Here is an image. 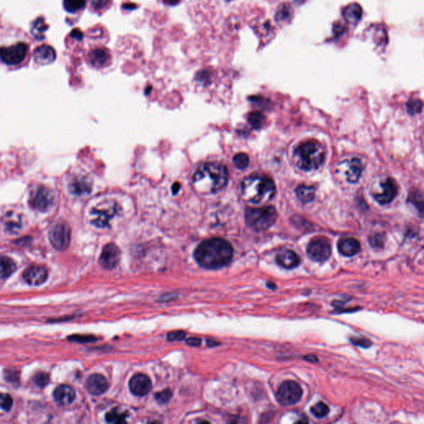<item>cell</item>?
Segmentation results:
<instances>
[{
    "mask_svg": "<svg viewBox=\"0 0 424 424\" xmlns=\"http://www.w3.org/2000/svg\"><path fill=\"white\" fill-rule=\"evenodd\" d=\"M194 257L196 261L202 268L220 269L229 264L232 259V246L222 239H211L203 241L197 246Z\"/></svg>",
    "mask_w": 424,
    "mask_h": 424,
    "instance_id": "obj_1",
    "label": "cell"
},
{
    "mask_svg": "<svg viewBox=\"0 0 424 424\" xmlns=\"http://www.w3.org/2000/svg\"><path fill=\"white\" fill-rule=\"evenodd\" d=\"M227 168L220 163H206L200 166L193 175V183L202 194H212L227 184Z\"/></svg>",
    "mask_w": 424,
    "mask_h": 424,
    "instance_id": "obj_2",
    "label": "cell"
},
{
    "mask_svg": "<svg viewBox=\"0 0 424 424\" xmlns=\"http://www.w3.org/2000/svg\"><path fill=\"white\" fill-rule=\"evenodd\" d=\"M276 192L275 184L268 177L252 175L241 183V194L247 202L259 204L269 202Z\"/></svg>",
    "mask_w": 424,
    "mask_h": 424,
    "instance_id": "obj_3",
    "label": "cell"
},
{
    "mask_svg": "<svg viewBox=\"0 0 424 424\" xmlns=\"http://www.w3.org/2000/svg\"><path fill=\"white\" fill-rule=\"evenodd\" d=\"M293 156L298 168L303 171H313L320 168L323 163L326 152L319 142L310 141L299 145Z\"/></svg>",
    "mask_w": 424,
    "mask_h": 424,
    "instance_id": "obj_4",
    "label": "cell"
},
{
    "mask_svg": "<svg viewBox=\"0 0 424 424\" xmlns=\"http://www.w3.org/2000/svg\"><path fill=\"white\" fill-rule=\"evenodd\" d=\"M277 220V212L274 207L249 208L246 212L247 225L253 230H265Z\"/></svg>",
    "mask_w": 424,
    "mask_h": 424,
    "instance_id": "obj_5",
    "label": "cell"
},
{
    "mask_svg": "<svg viewBox=\"0 0 424 424\" xmlns=\"http://www.w3.org/2000/svg\"><path fill=\"white\" fill-rule=\"evenodd\" d=\"M119 206L114 202H105L91 210V224L98 228L108 227L119 212Z\"/></svg>",
    "mask_w": 424,
    "mask_h": 424,
    "instance_id": "obj_6",
    "label": "cell"
},
{
    "mask_svg": "<svg viewBox=\"0 0 424 424\" xmlns=\"http://www.w3.org/2000/svg\"><path fill=\"white\" fill-rule=\"evenodd\" d=\"M29 45L24 41L1 47V59L5 65L16 67L24 63L29 56Z\"/></svg>",
    "mask_w": 424,
    "mask_h": 424,
    "instance_id": "obj_7",
    "label": "cell"
},
{
    "mask_svg": "<svg viewBox=\"0 0 424 424\" xmlns=\"http://www.w3.org/2000/svg\"><path fill=\"white\" fill-rule=\"evenodd\" d=\"M56 197L53 191L43 185H39L31 191L29 197V204L34 209L41 212L52 210L54 206Z\"/></svg>",
    "mask_w": 424,
    "mask_h": 424,
    "instance_id": "obj_8",
    "label": "cell"
},
{
    "mask_svg": "<svg viewBox=\"0 0 424 424\" xmlns=\"http://www.w3.org/2000/svg\"><path fill=\"white\" fill-rule=\"evenodd\" d=\"M303 395V390L298 383L292 380H287L280 386L276 393V398L280 404L291 406L297 404Z\"/></svg>",
    "mask_w": 424,
    "mask_h": 424,
    "instance_id": "obj_9",
    "label": "cell"
},
{
    "mask_svg": "<svg viewBox=\"0 0 424 424\" xmlns=\"http://www.w3.org/2000/svg\"><path fill=\"white\" fill-rule=\"evenodd\" d=\"M49 241L57 250H65L71 241V228L65 221H57L49 231Z\"/></svg>",
    "mask_w": 424,
    "mask_h": 424,
    "instance_id": "obj_10",
    "label": "cell"
},
{
    "mask_svg": "<svg viewBox=\"0 0 424 424\" xmlns=\"http://www.w3.org/2000/svg\"><path fill=\"white\" fill-rule=\"evenodd\" d=\"M398 194V185L391 177H387L381 181L379 189L372 192V196L376 202L381 205H386L393 202Z\"/></svg>",
    "mask_w": 424,
    "mask_h": 424,
    "instance_id": "obj_11",
    "label": "cell"
},
{
    "mask_svg": "<svg viewBox=\"0 0 424 424\" xmlns=\"http://www.w3.org/2000/svg\"><path fill=\"white\" fill-rule=\"evenodd\" d=\"M308 254L316 262H324L331 256V246L325 239H315L308 246Z\"/></svg>",
    "mask_w": 424,
    "mask_h": 424,
    "instance_id": "obj_12",
    "label": "cell"
},
{
    "mask_svg": "<svg viewBox=\"0 0 424 424\" xmlns=\"http://www.w3.org/2000/svg\"><path fill=\"white\" fill-rule=\"evenodd\" d=\"M121 252L119 247L113 243H109L104 247L99 263L106 269H113L119 264Z\"/></svg>",
    "mask_w": 424,
    "mask_h": 424,
    "instance_id": "obj_13",
    "label": "cell"
},
{
    "mask_svg": "<svg viewBox=\"0 0 424 424\" xmlns=\"http://www.w3.org/2000/svg\"><path fill=\"white\" fill-rule=\"evenodd\" d=\"M48 272L42 265H31L23 274L24 280L31 286H40L47 280Z\"/></svg>",
    "mask_w": 424,
    "mask_h": 424,
    "instance_id": "obj_14",
    "label": "cell"
},
{
    "mask_svg": "<svg viewBox=\"0 0 424 424\" xmlns=\"http://www.w3.org/2000/svg\"><path fill=\"white\" fill-rule=\"evenodd\" d=\"M129 386L132 393L140 397L147 395L152 390V382L150 379L143 374L134 375L130 380Z\"/></svg>",
    "mask_w": 424,
    "mask_h": 424,
    "instance_id": "obj_15",
    "label": "cell"
},
{
    "mask_svg": "<svg viewBox=\"0 0 424 424\" xmlns=\"http://www.w3.org/2000/svg\"><path fill=\"white\" fill-rule=\"evenodd\" d=\"M86 389L92 395H101L109 389L106 378L101 374H93L86 380Z\"/></svg>",
    "mask_w": 424,
    "mask_h": 424,
    "instance_id": "obj_16",
    "label": "cell"
},
{
    "mask_svg": "<svg viewBox=\"0 0 424 424\" xmlns=\"http://www.w3.org/2000/svg\"><path fill=\"white\" fill-rule=\"evenodd\" d=\"M345 177L350 183H355L362 175L364 166L359 158H353L343 163Z\"/></svg>",
    "mask_w": 424,
    "mask_h": 424,
    "instance_id": "obj_17",
    "label": "cell"
},
{
    "mask_svg": "<svg viewBox=\"0 0 424 424\" xmlns=\"http://www.w3.org/2000/svg\"><path fill=\"white\" fill-rule=\"evenodd\" d=\"M88 60L94 68H104L110 63L111 56L109 50L104 47H97L89 52Z\"/></svg>",
    "mask_w": 424,
    "mask_h": 424,
    "instance_id": "obj_18",
    "label": "cell"
},
{
    "mask_svg": "<svg viewBox=\"0 0 424 424\" xmlns=\"http://www.w3.org/2000/svg\"><path fill=\"white\" fill-rule=\"evenodd\" d=\"M56 57V51L49 45H41L34 50V61L37 65H48L54 62Z\"/></svg>",
    "mask_w": 424,
    "mask_h": 424,
    "instance_id": "obj_19",
    "label": "cell"
},
{
    "mask_svg": "<svg viewBox=\"0 0 424 424\" xmlns=\"http://www.w3.org/2000/svg\"><path fill=\"white\" fill-rule=\"evenodd\" d=\"M92 190V184L86 177L79 176L73 178L69 184L71 193L78 197L90 194Z\"/></svg>",
    "mask_w": 424,
    "mask_h": 424,
    "instance_id": "obj_20",
    "label": "cell"
},
{
    "mask_svg": "<svg viewBox=\"0 0 424 424\" xmlns=\"http://www.w3.org/2000/svg\"><path fill=\"white\" fill-rule=\"evenodd\" d=\"M75 393L74 389L66 385L58 386L53 392L54 400L62 406L71 404L75 399Z\"/></svg>",
    "mask_w": 424,
    "mask_h": 424,
    "instance_id": "obj_21",
    "label": "cell"
},
{
    "mask_svg": "<svg viewBox=\"0 0 424 424\" xmlns=\"http://www.w3.org/2000/svg\"><path fill=\"white\" fill-rule=\"evenodd\" d=\"M277 264L285 269H292L300 264V258L297 253L290 249H283L276 257Z\"/></svg>",
    "mask_w": 424,
    "mask_h": 424,
    "instance_id": "obj_22",
    "label": "cell"
},
{
    "mask_svg": "<svg viewBox=\"0 0 424 424\" xmlns=\"http://www.w3.org/2000/svg\"><path fill=\"white\" fill-rule=\"evenodd\" d=\"M338 249L344 256H354L360 250V244L356 239L352 237L343 238L338 242Z\"/></svg>",
    "mask_w": 424,
    "mask_h": 424,
    "instance_id": "obj_23",
    "label": "cell"
},
{
    "mask_svg": "<svg viewBox=\"0 0 424 424\" xmlns=\"http://www.w3.org/2000/svg\"><path fill=\"white\" fill-rule=\"evenodd\" d=\"M363 10L358 3H351L343 9V17L349 24H356L362 18Z\"/></svg>",
    "mask_w": 424,
    "mask_h": 424,
    "instance_id": "obj_24",
    "label": "cell"
},
{
    "mask_svg": "<svg viewBox=\"0 0 424 424\" xmlns=\"http://www.w3.org/2000/svg\"><path fill=\"white\" fill-rule=\"evenodd\" d=\"M316 190L313 186L302 185L296 190V194L298 199L303 203H308L315 198Z\"/></svg>",
    "mask_w": 424,
    "mask_h": 424,
    "instance_id": "obj_25",
    "label": "cell"
},
{
    "mask_svg": "<svg viewBox=\"0 0 424 424\" xmlns=\"http://www.w3.org/2000/svg\"><path fill=\"white\" fill-rule=\"evenodd\" d=\"M17 266L13 259L6 256L1 258V279L5 280L10 277L11 275L16 271Z\"/></svg>",
    "mask_w": 424,
    "mask_h": 424,
    "instance_id": "obj_26",
    "label": "cell"
},
{
    "mask_svg": "<svg viewBox=\"0 0 424 424\" xmlns=\"http://www.w3.org/2000/svg\"><path fill=\"white\" fill-rule=\"evenodd\" d=\"M409 202L416 207L421 215H424V196L418 190H412L409 195Z\"/></svg>",
    "mask_w": 424,
    "mask_h": 424,
    "instance_id": "obj_27",
    "label": "cell"
},
{
    "mask_svg": "<svg viewBox=\"0 0 424 424\" xmlns=\"http://www.w3.org/2000/svg\"><path fill=\"white\" fill-rule=\"evenodd\" d=\"M86 0H63V7L68 13H75L86 7Z\"/></svg>",
    "mask_w": 424,
    "mask_h": 424,
    "instance_id": "obj_28",
    "label": "cell"
},
{
    "mask_svg": "<svg viewBox=\"0 0 424 424\" xmlns=\"http://www.w3.org/2000/svg\"><path fill=\"white\" fill-rule=\"evenodd\" d=\"M106 420L110 424H124L126 423V414L120 413L118 409H112L106 414Z\"/></svg>",
    "mask_w": 424,
    "mask_h": 424,
    "instance_id": "obj_29",
    "label": "cell"
},
{
    "mask_svg": "<svg viewBox=\"0 0 424 424\" xmlns=\"http://www.w3.org/2000/svg\"><path fill=\"white\" fill-rule=\"evenodd\" d=\"M248 121L253 128L256 129V130H259L264 126V123H265V118H264V114L260 112L253 111L248 114Z\"/></svg>",
    "mask_w": 424,
    "mask_h": 424,
    "instance_id": "obj_30",
    "label": "cell"
},
{
    "mask_svg": "<svg viewBox=\"0 0 424 424\" xmlns=\"http://www.w3.org/2000/svg\"><path fill=\"white\" fill-rule=\"evenodd\" d=\"M47 27L45 24L44 19L43 18H39L36 19L34 24H33V28H32V33L34 34V36L36 38H41V35L43 34Z\"/></svg>",
    "mask_w": 424,
    "mask_h": 424,
    "instance_id": "obj_31",
    "label": "cell"
},
{
    "mask_svg": "<svg viewBox=\"0 0 424 424\" xmlns=\"http://www.w3.org/2000/svg\"><path fill=\"white\" fill-rule=\"evenodd\" d=\"M423 107H424L423 102L418 99H411L407 103L408 112L412 115L419 114L422 111Z\"/></svg>",
    "mask_w": 424,
    "mask_h": 424,
    "instance_id": "obj_32",
    "label": "cell"
},
{
    "mask_svg": "<svg viewBox=\"0 0 424 424\" xmlns=\"http://www.w3.org/2000/svg\"><path fill=\"white\" fill-rule=\"evenodd\" d=\"M233 163L238 169L244 170L248 167L249 158L246 153H238L233 158Z\"/></svg>",
    "mask_w": 424,
    "mask_h": 424,
    "instance_id": "obj_33",
    "label": "cell"
},
{
    "mask_svg": "<svg viewBox=\"0 0 424 424\" xmlns=\"http://www.w3.org/2000/svg\"><path fill=\"white\" fill-rule=\"evenodd\" d=\"M292 15V10L291 6L287 4H283L280 6L276 13V18L278 21H287Z\"/></svg>",
    "mask_w": 424,
    "mask_h": 424,
    "instance_id": "obj_34",
    "label": "cell"
},
{
    "mask_svg": "<svg viewBox=\"0 0 424 424\" xmlns=\"http://www.w3.org/2000/svg\"><path fill=\"white\" fill-rule=\"evenodd\" d=\"M311 412L317 418H323L329 413V408L322 402H319L311 409Z\"/></svg>",
    "mask_w": 424,
    "mask_h": 424,
    "instance_id": "obj_35",
    "label": "cell"
},
{
    "mask_svg": "<svg viewBox=\"0 0 424 424\" xmlns=\"http://www.w3.org/2000/svg\"><path fill=\"white\" fill-rule=\"evenodd\" d=\"M33 380L36 386H38L40 388H43L49 382V375L45 372L36 373L33 378Z\"/></svg>",
    "mask_w": 424,
    "mask_h": 424,
    "instance_id": "obj_36",
    "label": "cell"
},
{
    "mask_svg": "<svg viewBox=\"0 0 424 424\" xmlns=\"http://www.w3.org/2000/svg\"><path fill=\"white\" fill-rule=\"evenodd\" d=\"M110 0H91V7L96 13H102L109 7Z\"/></svg>",
    "mask_w": 424,
    "mask_h": 424,
    "instance_id": "obj_37",
    "label": "cell"
},
{
    "mask_svg": "<svg viewBox=\"0 0 424 424\" xmlns=\"http://www.w3.org/2000/svg\"><path fill=\"white\" fill-rule=\"evenodd\" d=\"M173 397V393L170 389H164L160 393H157L155 394V400L158 402L159 404H166L168 403L170 399Z\"/></svg>",
    "mask_w": 424,
    "mask_h": 424,
    "instance_id": "obj_38",
    "label": "cell"
},
{
    "mask_svg": "<svg viewBox=\"0 0 424 424\" xmlns=\"http://www.w3.org/2000/svg\"><path fill=\"white\" fill-rule=\"evenodd\" d=\"M13 406V398L8 393H2L1 394V408L5 410L9 411Z\"/></svg>",
    "mask_w": 424,
    "mask_h": 424,
    "instance_id": "obj_39",
    "label": "cell"
},
{
    "mask_svg": "<svg viewBox=\"0 0 424 424\" xmlns=\"http://www.w3.org/2000/svg\"><path fill=\"white\" fill-rule=\"evenodd\" d=\"M68 340L72 341V342H79V343H87V342H95L96 341V338L95 336H92L74 335V336H69Z\"/></svg>",
    "mask_w": 424,
    "mask_h": 424,
    "instance_id": "obj_40",
    "label": "cell"
},
{
    "mask_svg": "<svg viewBox=\"0 0 424 424\" xmlns=\"http://www.w3.org/2000/svg\"><path fill=\"white\" fill-rule=\"evenodd\" d=\"M351 342L354 346L363 347V348H368L370 347L371 342L367 338L364 337H352L351 338Z\"/></svg>",
    "mask_w": 424,
    "mask_h": 424,
    "instance_id": "obj_41",
    "label": "cell"
},
{
    "mask_svg": "<svg viewBox=\"0 0 424 424\" xmlns=\"http://www.w3.org/2000/svg\"><path fill=\"white\" fill-rule=\"evenodd\" d=\"M186 337V333L184 331H172L170 333L168 334L167 338L170 342H174V341H181Z\"/></svg>",
    "mask_w": 424,
    "mask_h": 424,
    "instance_id": "obj_42",
    "label": "cell"
},
{
    "mask_svg": "<svg viewBox=\"0 0 424 424\" xmlns=\"http://www.w3.org/2000/svg\"><path fill=\"white\" fill-rule=\"evenodd\" d=\"M370 246H372L374 248H379V247L383 246V236H380V235H375V236L370 237Z\"/></svg>",
    "mask_w": 424,
    "mask_h": 424,
    "instance_id": "obj_43",
    "label": "cell"
},
{
    "mask_svg": "<svg viewBox=\"0 0 424 424\" xmlns=\"http://www.w3.org/2000/svg\"><path fill=\"white\" fill-rule=\"evenodd\" d=\"M5 374L6 380H8L9 382L15 383L19 380V377H18L19 374L17 371H6Z\"/></svg>",
    "mask_w": 424,
    "mask_h": 424,
    "instance_id": "obj_44",
    "label": "cell"
},
{
    "mask_svg": "<svg viewBox=\"0 0 424 424\" xmlns=\"http://www.w3.org/2000/svg\"><path fill=\"white\" fill-rule=\"evenodd\" d=\"M345 30L346 29H345L344 26L342 24H340V23H337V24L334 25L333 33L334 35L336 36H340L341 35H342V34H344Z\"/></svg>",
    "mask_w": 424,
    "mask_h": 424,
    "instance_id": "obj_45",
    "label": "cell"
},
{
    "mask_svg": "<svg viewBox=\"0 0 424 424\" xmlns=\"http://www.w3.org/2000/svg\"><path fill=\"white\" fill-rule=\"evenodd\" d=\"M186 342V344L191 347H200V345L202 344V340L197 337H191L187 339Z\"/></svg>",
    "mask_w": 424,
    "mask_h": 424,
    "instance_id": "obj_46",
    "label": "cell"
},
{
    "mask_svg": "<svg viewBox=\"0 0 424 424\" xmlns=\"http://www.w3.org/2000/svg\"><path fill=\"white\" fill-rule=\"evenodd\" d=\"M71 35H72L73 37H75L77 40H80V39L82 38V34H81V32L79 31L78 29L73 30V31L71 32Z\"/></svg>",
    "mask_w": 424,
    "mask_h": 424,
    "instance_id": "obj_47",
    "label": "cell"
},
{
    "mask_svg": "<svg viewBox=\"0 0 424 424\" xmlns=\"http://www.w3.org/2000/svg\"><path fill=\"white\" fill-rule=\"evenodd\" d=\"M180 1H181V0H164V3H165L167 5L174 6L177 5V4H178V3H180Z\"/></svg>",
    "mask_w": 424,
    "mask_h": 424,
    "instance_id": "obj_48",
    "label": "cell"
},
{
    "mask_svg": "<svg viewBox=\"0 0 424 424\" xmlns=\"http://www.w3.org/2000/svg\"><path fill=\"white\" fill-rule=\"evenodd\" d=\"M304 359L313 363L318 362V357L315 356V355H307V356L304 357Z\"/></svg>",
    "mask_w": 424,
    "mask_h": 424,
    "instance_id": "obj_49",
    "label": "cell"
},
{
    "mask_svg": "<svg viewBox=\"0 0 424 424\" xmlns=\"http://www.w3.org/2000/svg\"><path fill=\"white\" fill-rule=\"evenodd\" d=\"M179 188H180V184L176 183L174 184V186H173V192H174V194H176L177 192H178Z\"/></svg>",
    "mask_w": 424,
    "mask_h": 424,
    "instance_id": "obj_50",
    "label": "cell"
},
{
    "mask_svg": "<svg viewBox=\"0 0 424 424\" xmlns=\"http://www.w3.org/2000/svg\"><path fill=\"white\" fill-rule=\"evenodd\" d=\"M267 285H268V287H270V288H272V289H274V288H276V286H275V284H274V283H267Z\"/></svg>",
    "mask_w": 424,
    "mask_h": 424,
    "instance_id": "obj_51",
    "label": "cell"
},
{
    "mask_svg": "<svg viewBox=\"0 0 424 424\" xmlns=\"http://www.w3.org/2000/svg\"><path fill=\"white\" fill-rule=\"evenodd\" d=\"M226 1H231V0H226Z\"/></svg>",
    "mask_w": 424,
    "mask_h": 424,
    "instance_id": "obj_52",
    "label": "cell"
},
{
    "mask_svg": "<svg viewBox=\"0 0 424 424\" xmlns=\"http://www.w3.org/2000/svg\"><path fill=\"white\" fill-rule=\"evenodd\" d=\"M297 1H302V0H297Z\"/></svg>",
    "mask_w": 424,
    "mask_h": 424,
    "instance_id": "obj_53",
    "label": "cell"
}]
</instances>
